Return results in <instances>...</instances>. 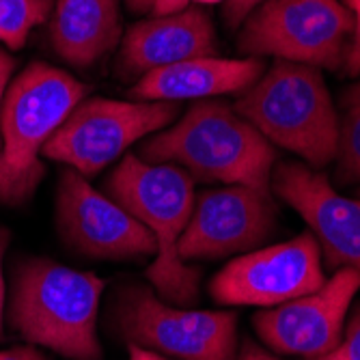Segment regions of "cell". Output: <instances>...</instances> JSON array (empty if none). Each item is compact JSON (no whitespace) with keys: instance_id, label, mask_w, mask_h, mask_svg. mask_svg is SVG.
I'll use <instances>...</instances> for the list:
<instances>
[{"instance_id":"2","label":"cell","mask_w":360,"mask_h":360,"mask_svg":"<svg viewBox=\"0 0 360 360\" xmlns=\"http://www.w3.org/2000/svg\"><path fill=\"white\" fill-rule=\"evenodd\" d=\"M9 321L28 343L70 360H100L97 309L104 281L52 259L30 257L13 268Z\"/></svg>"},{"instance_id":"6","label":"cell","mask_w":360,"mask_h":360,"mask_svg":"<svg viewBox=\"0 0 360 360\" xmlns=\"http://www.w3.org/2000/svg\"><path fill=\"white\" fill-rule=\"evenodd\" d=\"M112 330L127 341L177 360H236L238 315L169 307L145 285L117 289L110 302Z\"/></svg>"},{"instance_id":"18","label":"cell","mask_w":360,"mask_h":360,"mask_svg":"<svg viewBox=\"0 0 360 360\" xmlns=\"http://www.w3.org/2000/svg\"><path fill=\"white\" fill-rule=\"evenodd\" d=\"M52 11V0H0V44L18 50L32 26L41 24Z\"/></svg>"},{"instance_id":"3","label":"cell","mask_w":360,"mask_h":360,"mask_svg":"<svg viewBox=\"0 0 360 360\" xmlns=\"http://www.w3.org/2000/svg\"><path fill=\"white\" fill-rule=\"evenodd\" d=\"M110 199L145 224L158 242L147 278L175 304L199 300L201 272L186 266L177 244L194 207V179L175 165H151L127 153L106 181Z\"/></svg>"},{"instance_id":"20","label":"cell","mask_w":360,"mask_h":360,"mask_svg":"<svg viewBox=\"0 0 360 360\" xmlns=\"http://www.w3.org/2000/svg\"><path fill=\"white\" fill-rule=\"evenodd\" d=\"M343 5L354 15V35L345 58V70L349 76H358L360 74V0H343Z\"/></svg>"},{"instance_id":"11","label":"cell","mask_w":360,"mask_h":360,"mask_svg":"<svg viewBox=\"0 0 360 360\" xmlns=\"http://www.w3.org/2000/svg\"><path fill=\"white\" fill-rule=\"evenodd\" d=\"M276 224L270 194L248 186L207 190L194 199L190 220L177 244L184 259H222L264 244Z\"/></svg>"},{"instance_id":"4","label":"cell","mask_w":360,"mask_h":360,"mask_svg":"<svg viewBox=\"0 0 360 360\" xmlns=\"http://www.w3.org/2000/svg\"><path fill=\"white\" fill-rule=\"evenodd\" d=\"M86 93V84L39 60L9 82L0 108V203L30 199L46 173L41 149Z\"/></svg>"},{"instance_id":"8","label":"cell","mask_w":360,"mask_h":360,"mask_svg":"<svg viewBox=\"0 0 360 360\" xmlns=\"http://www.w3.org/2000/svg\"><path fill=\"white\" fill-rule=\"evenodd\" d=\"M179 112V102H121L89 97L60 123L41 155L84 177L100 173L127 147L165 129Z\"/></svg>"},{"instance_id":"10","label":"cell","mask_w":360,"mask_h":360,"mask_svg":"<svg viewBox=\"0 0 360 360\" xmlns=\"http://www.w3.org/2000/svg\"><path fill=\"white\" fill-rule=\"evenodd\" d=\"M56 224L65 244L93 259H136L158 255V242L145 224L117 201L97 192L84 175H60Z\"/></svg>"},{"instance_id":"24","label":"cell","mask_w":360,"mask_h":360,"mask_svg":"<svg viewBox=\"0 0 360 360\" xmlns=\"http://www.w3.org/2000/svg\"><path fill=\"white\" fill-rule=\"evenodd\" d=\"M0 360H46V356L37 347L22 345V347H11V349L0 352Z\"/></svg>"},{"instance_id":"27","label":"cell","mask_w":360,"mask_h":360,"mask_svg":"<svg viewBox=\"0 0 360 360\" xmlns=\"http://www.w3.org/2000/svg\"><path fill=\"white\" fill-rule=\"evenodd\" d=\"M129 360H169V358L139 345H129Z\"/></svg>"},{"instance_id":"21","label":"cell","mask_w":360,"mask_h":360,"mask_svg":"<svg viewBox=\"0 0 360 360\" xmlns=\"http://www.w3.org/2000/svg\"><path fill=\"white\" fill-rule=\"evenodd\" d=\"M261 3H266V0H226L224 3V20L229 26H240L246 15L259 7Z\"/></svg>"},{"instance_id":"15","label":"cell","mask_w":360,"mask_h":360,"mask_svg":"<svg viewBox=\"0 0 360 360\" xmlns=\"http://www.w3.org/2000/svg\"><path fill=\"white\" fill-rule=\"evenodd\" d=\"M264 72L266 63L261 58L196 56L143 74L129 95L136 102H181L244 93Z\"/></svg>"},{"instance_id":"16","label":"cell","mask_w":360,"mask_h":360,"mask_svg":"<svg viewBox=\"0 0 360 360\" xmlns=\"http://www.w3.org/2000/svg\"><path fill=\"white\" fill-rule=\"evenodd\" d=\"M50 39L54 52L72 68H91L121 39L117 0H58Z\"/></svg>"},{"instance_id":"28","label":"cell","mask_w":360,"mask_h":360,"mask_svg":"<svg viewBox=\"0 0 360 360\" xmlns=\"http://www.w3.org/2000/svg\"><path fill=\"white\" fill-rule=\"evenodd\" d=\"M125 3L132 7V11H139V13L153 11V0H125Z\"/></svg>"},{"instance_id":"7","label":"cell","mask_w":360,"mask_h":360,"mask_svg":"<svg viewBox=\"0 0 360 360\" xmlns=\"http://www.w3.org/2000/svg\"><path fill=\"white\" fill-rule=\"evenodd\" d=\"M349 35L354 15L339 0H266L246 15L238 50L337 72L345 65Z\"/></svg>"},{"instance_id":"23","label":"cell","mask_w":360,"mask_h":360,"mask_svg":"<svg viewBox=\"0 0 360 360\" xmlns=\"http://www.w3.org/2000/svg\"><path fill=\"white\" fill-rule=\"evenodd\" d=\"M9 231L0 229V339H3V313H5V278H3V257L9 246Z\"/></svg>"},{"instance_id":"14","label":"cell","mask_w":360,"mask_h":360,"mask_svg":"<svg viewBox=\"0 0 360 360\" xmlns=\"http://www.w3.org/2000/svg\"><path fill=\"white\" fill-rule=\"evenodd\" d=\"M216 30L212 18L199 7H186L179 13L153 15L125 32L119 70L125 76L147 74L167 65L216 56Z\"/></svg>"},{"instance_id":"12","label":"cell","mask_w":360,"mask_h":360,"mask_svg":"<svg viewBox=\"0 0 360 360\" xmlns=\"http://www.w3.org/2000/svg\"><path fill=\"white\" fill-rule=\"evenodd\" d=\"M360 289V272L341 268L317 291L252 317L257 335L281 354L317 358L333 352L345 328L347 309Z\"/></svg>"},{"instance_id":"9","label":"cell","mask_w":360,"mask_h":360,"mask_svg":"<svg viewBox=\"0 0 360 360\" xmlns=\"http://www.w3.org/2000/svg\"><path fill=\"white\" fill-rule=\"evenodd\" d=\"M323 283L319 242L313 233H302L233 259L212 278L210 296L220 304L278 307L317 291Z\"/></svg>"},{"instance_id":"17","label":"cell","mask_w":360,"mask_h":360,"mask_svg":"<svg viewBox=\"0 0 360 360\" xmlns=\"http://www.w3.org/2000/svg\"><path fill=\"white\" fill-rule=\"evenodd\" d=\"M337 177L341 184L360 181V80L341 95Z\"/></svg>"},{"instance_id":"22","label":"cell","mask_w":360,"mask_h":360,"mask_svg":"<svg viewBox=\"0 0 360 360\" xmlns=\"http://www.w3.org/2000/svg\"><path fill=\"white\" fill-rule=\"evenodd\" d=\"M13 70H15V58L0 48V108H3V100H5L7 89H9V80L13 76Z\"/></svg>"},{"instance_id":"13","label":"cell","mask_w":360,"mask_h":360,"mask_svg":"<svg viewBox=\"0 0 360 360\" xmlns=\"http://www.w3.org/2000/svg\"><path fill=\"white\" fill-rule=\"evenodd\" d=\"M272 188L307 220L335 272H360V199L339 194L328 177L298 162L276 167Z\"/></svg>"},{"instance_id":"1","label":"cell","mask_w":360,"mask_h":360,"mask_svg":"<svg viewBox=\"0 0 360 360\" xmlns=\"http://www.w3.org/2000/svg\"><path fill=\"white\" fill-rule=\"evenodd\" d=\"M139 158L151 165H175L192 179L270 194L276 151L231 106L201 100L171 129L145 141Z\"/></svg>"},{"instance_id":"5","label":"cell","mask_w":360,"mask_h":360,"mask_svg":"<svg viewBox=\"0 0 360 360\" xmlns=\"http://www.w3.org/2000/svg\"><path fill=\"white\" fill-rule=\"evenodd\" d=\"M233 110L272 145L321 169L337 158L339 112L317 68L278 60L238 97Z\"/></svg>"},{"instance_id":"25","label":"cell","mask_w":360,"mask_h":360,"mask_svg":"<svg viewBox=\"0 0 360 360\" xmlns=\"http://www.w3.org/2000/svg\"><path fill=\"white\" fill-rule=\"evenodd\" d=\"M236 360H281V358H276L274 354L266 352L264 347H259L255 341L246 339Z\"/></svg>"},{"instance_id":"29","label":"cell","mask_w":360,"mask_h":360,"mask_svg":"<svg viewBox=\"0 0 360 360\" xmlns=\"http://www.w3.org/2000/svg\"><path fill=\"white\" fill-rule=\"evenodd\" d=\"M190 3H196V5H218V3H226V0H190Z\"/></svg>"},{"instance_id":"19","label":"cell","mask_w":360,"mask_h":360,"mask_svg":"<svg viewBox=\"0 0 360 360\" xmlns=\"http://www.w3.org/2000/svg\"><path fill=\"white\" fill-rule=\"evenodd\" d=\"M309 360H360V304L356 307L347 326L343 328V337L339 345L328 354Z\"/></svg>"},{"instance_id":"26","label":"cell","mask_w":360,"mask_h":360,"mask_svg":"<svg viewBox=\"0 0 360 360\" xmlns=\"http://www.w3.org/2000/svg\"><path fill=\"white\" fill-rule=\"evenodd\" d=\"M190 5V0H153V15L179 13Z\"/></svg>"}]
</instances>
